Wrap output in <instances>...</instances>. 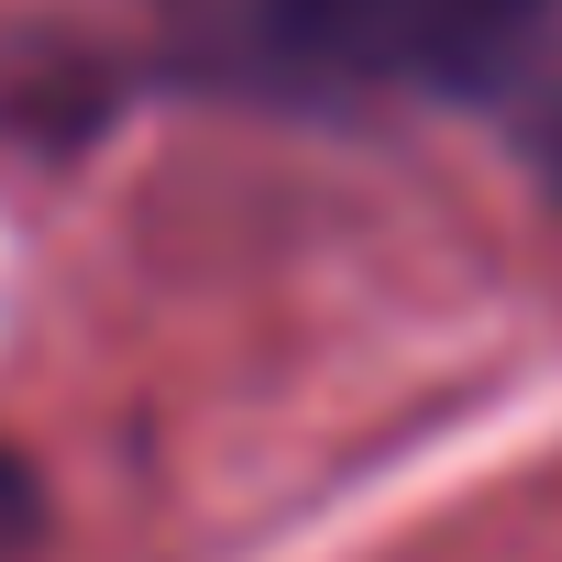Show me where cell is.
Segmentation results:
<instances>
[{
  "label": "cell",
  "instance_id": "obj_2",
  "mask_svg": "<svg viewBox=\"0 0 562 562\" xmlns=\"http://www.w3.org/2000/svg\"><path fill=\"white\" fill-rule=\"evenodd\" d=\"M34 529H45V485H34V463L12 441H0V562H23Z\"/></svg>",
  "mask_w": 562,
  "mask_h": 562
},
{
  "label": "cell",
  "instance_id": "obj_3",
  "mask_svg": "<svg viewBox=\"0 0 562 562\" xmlns=\"http://www.w3.org/2000/svg\"><path fill=\"white\" fill-rule=\"evenodd\" d=\"M518 144H529V166H540V188L562 199V78H540V100H529V122H518Z\"/></svg>",
  "mask_w": 562,
  "mask_h": 562
},
{
  "label": "cell",
  "instance_id": "obj_1",
  "mask_svg": "<svg viewBox=\"0 0 562 562\" xmlns=\"http://www.w3.org/2000/svg\"><path fill=\"white\" fill-rule=\"evenodd\" d=\"M551 0H254L265 45L353 89H463L540 34Z\"/></svg>",
  "mask_w": 562,
  "mask_h": 562
}]
</instances>
